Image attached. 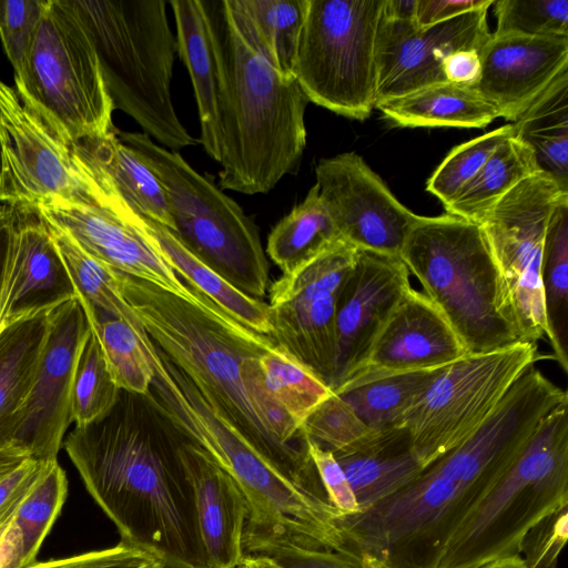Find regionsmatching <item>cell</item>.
<instances>
[{
	"mask_svg": "<svg viewBox=\"0 0 568 568\" xmlns=\"http://www.w3.org/2000/svg\"><path fill=\"white\" fill-rule=\"evenodd\" d=\"M480 52L464 49L448 54L442 64L446 82L475 88L481 74Z\"/></svg>",
	"mask_w": 568,
	"mask_h": 568,
	"instance_id": "52",
	"label": "cell"
},
{
	"mask_svg": "<svg viewBox=\"0 0 568 568\" xmlns=\"http://www.w3.org/2000/svg\"><path fill=\"white\" fill-rule=\"evenodd\" d=\"M50 229L79 301L140 328L142 323L123 296L120 272L89 256L61 230L52 225Z\"/></svg>",
	"mask_w": 568,
	"mask_h": 568,
	"instance_id": "39",
	"label": "cell"
},
{
	"mask_svg": "<svg viewBox=\"0 0 568 568\" xmlns=\"http://www.w3.org/2000/svg\"><path fill=\"white\" fill-rule=\"evenodd\" d=\"M178 53L194 89L201 138L211 159L221 160V77L217 55L202 0H171Z\"/></svg>",
	"mask_w": 568,
	"mask_h": 568,
	"instance_id": "27",
	"label": "cell"
},
{
	"mask_svg": "<svg viewBox=\"0 0 568 568\" xmlns=\"http://www.w3.org/2000/svg\"><path fill=\"white\" fill-rule=\"evenodd\" d=\"M14 87L74 142L114 130V105L95 48L70 0H48Z\"/></svg>",
	"mask_w": 568,
	"mask_h": 568,
	"instance_id": "11",
	"label": "cell"
},
{
	"mask_svg": "<svg viewBox=\"0 0 568 568\" xmlns=\"http://www.w3.org/2000/svg\"><path fill=\"white\" fill-rule=\"evenodd\" d=\"M301 430L306 438L335 454L355 444L371 429L333 393L304 420Z\"/></svg>",
	"mask_w": 568,
	"mask_h": 568,
	"instance_id": "45",
	"label": "cell"
},
{
	"mask_svg": "<svg viewBox=\"0 0 568 568\" xmlns=\"http://www.w3.org/2000/svg\"><path fill=\"white\" fill-rule=\"evenodd\" d=\"M514 129L534 152L539 170L568 191V70L514 122Z\"/></svg>",
	"mask_w": 568,
	"mask_h": 568,
	"instance_id": "32",
	"label": "cell"
},
{
	"mask_svg": "<svg viewBox=\"0 0 568 568\" xmlns=\"http://www.w3.org/2000/svg\"><path fill=\"white\" fill-rule=\"evenodd\" d=\"M122 390L109 371L101 344L90 327L78 357L71 392V415L78 426L104 418Z\"/></svg>",
	"mask_w": 568,
	"mask_h": 568,
	"instance_id": "41",
	"label": "cell"
},
{
	"mask_svg": "<svg viewBox=\"0 0 568 568\" xmlns=\"http://www.w3.org/2000/svg\"><path fill=\"white\" fill-rule=\"evenodd\" d=\"M540 357L537 343L521 342L442 367L404 419L420 464L426 468L470 437Z\"/></svg>",
	"mask_w": 568,
	"mask_h": 568,
	"instance_id": "12",
	"label": "cell"
},
{
	"mask_svg": "<svg viewBox=\"0 0 568 568\" xmlns=\"http://www.w3.org/2000/svg\"><path fill=\"white\" fill-rule=\"evenodd\" d=\"M0 202L37 207L100 206L125 219L78 155L74 141L2 80Z\"/></svg>",
	"mask_w": 568,
	"mask_h": 568,
	"instance_id": "10",
	"label": "cell"
},
{
	"mask_svg": "<svg viewBox=\"0 0 568 568\" xmlns=\"http://www.w3.org/2000/svg\"><path fill=\"white\" fill-rule=\"evenodd\" d=\"M90 325L79 298L49 312V325L34 379L19 412L12 447L30 458L57 459L72 420L74 371Z\"/></svg>",
	"mask_w": 568,
	"mask_h": 568,
	"instance_id": "15",
	"label": "cell"
},
{
	"mask_svg": "<svg viewBox=\"0 0 568 568\" xmlns=\"http://www.w3.org/2000/svg\"><path fill=\"white\" fill-rule=\"evenodd\" d=\"M417 0H384L383 17L392 20L415 21Z\"/></svg>",
	"mask_w": 568,
	"mask_h": 568,
	"instance_id": "53",
	"label": "cell"
},
{
	"mask_svg": "<svg viewBox=\"0 0 568 568\" xmlns=\"http://www.w3.org/2000/svg\"><path fill=\"white\" fill-rule=\"evenodd\" d=\"M488 9L424 28L414 20H392L382 14L375 45V105L446 82L442 64L448 54L464 49L481 51L489 40Z\"/></svg>",
	"mask_w": 568,
	"mask_h": 568,
	"instance_id": "17",
	"label": "cell"
},
{
	"mask_svg": "<svg viewBox=\"0 0 568 568\" xmlns=\"http://www.w3.org/2000/svg\"><path fill=\"white\" fill-rule=\"evenodd\" d=\"M2 527H3V525H0V535H1V531H2Z\"/></svg>",
	"mask_w": 568,
	"mask_h": 568,
	"instance_id": "58",
	"label": "cell"
},
{
	"mask_svg": "<svg viewBox=\"0 0 568 568\" xmlns=\"http://www.w3.org/2000/svg\"><path fill=\"white\" fill-rule=\"evenodd\" d=\"M394 125L403 128H485L497 109L474 88L440 82L375 105Z\"/></svg>",
	"mask_w": 568,
	"mask_h": 568,
	"instance_id": "28",
	"label": "cell"
},
{
	"mask_svg": "<svg viewBox=\"0 0 568 568\" xmlns=\"http://www.w3.org/2000/svg\"><path fill=\"white\" fill-rule=\"evenodd\" d=\"M0 288V327L48 313L78 297L49 223L33 205H11Z\"/></svg>",
	"mask_w": 568,
	"mask_h": 568,
	"instance_id": "20",
	"label": "cell"
},
{
	"mask_svg": "<svg viewBox=\"0 0 568 568\" xmlns=\"http://www.w3.org/2000/svg\"><path fill=\"white\" fill-rule=\"evenodd\" d=\"M568 504V402L549 413L496 485L459 526L438 568H483L519 555L526 532Z\"/></svg>",
	"mask_w": 568,
	"mask_h": 568,
	"instance_id": "7",
	"label": "cell"
},
{
	"mask_svg": "<svg viewBox=\"0 0 568 568\" xmlns=\"http://www.w3.org/2000/svg\"><path fill=\"white\" fill-rule=\"evenodd\" d=\"M315 176L320 196L345 242L361 251L399 257L419 215L397 200L361 155L344 152L322 159Z\"/></svg>",
	"mask_w": 568,
	"mask_h": 568,
	"instance_id": "16",
	"label": "cell"
},
{
	"mask_svg": "<svg viewBox=\"0 0 568 568\" xmlns=\"http://www.w3.org/2000/svg\"><path fill=\"white\" fill-rule=\"evenodd\" d=\"M161 182L173 234L200 261L246 295L261 300L268 285V261L254 222L241 206L179 152L145 133L118 132Z\"/></svg>",
	"mask_w": 568,
	"mask_h": 568,
	"instance_id": "8",
	"label": "cell"
},
{
	"mask_svg": "<svg viewBox=\"0 0 568 568\" xmlns=\"http://www.w3.org/2000/svg\"><path fill=\"white\" fill-rule=\"evenodd\" d=\"M142 343L154 369L146 397L179 435L202 448L239 485L250 509L244 537H275L335 551L339 511L261 454L148 335Z\"/></svg>",
	"mask_w": 568,
	"mask_h": 568,
	"instance_id": "4",
	"label": "cell"
},
{
	"mask_svg": "<svg viewBox=\"0 0 568 568\" xmlns=\"http://www.w3.org/2000/svg\"><path fill=\"white\" fill-rule=\"evenodd\" d=\"M47 3L48 0H0V40L13 68L14 83L23 78Z\"/></svg>",
	"mask_w": 568,
	"mask_h": 568,
	"instance_id": "44",
	"label": "cell"
},
{
	"mask_svg": "<svg viewBox=\"0 0 568 568\" xmlns=\"http://www.w3.org/2000/svg\"><path fill=\"white\" fill-rule=\"evenodd\" d=\"M260 363L268 392L300 427L333 394L322 378L278 345L265 352Z\"/></svg>",
	"mask_w": 568,
	"mask_h": 568,
	"instance_id": "40",
	"label": "cell"
},
{
	"mask_svg": "<svg viewBox=\"0 0 568 568\" xmlns=\"http://www.w3.org/2000/svg\"><path fill=\"white\" fill-rule=\"evenodd\" d=\"M480 58L481 74L474 89L499 116L516 122L568 70V37L491 33Z\"/></svg>",
	"mask_w": 568,
	"mask_h": 568,
	"instance_id": "22",
	"label": "cell"
},
{
	"mask_svg": "<svg viewBox=\"0 0 568 568\" xmlns=\"http://www.w3.org/2000/svg\"><path fill=\"white\" fill-rule=\"evenodd\" d=\"M50 462L28 458L0 479V525L10 519L39 481Z\"/></svg>",
	"mask_w": 568,
	"mask_h": 568,
	"instance_id": "50",
	"label": "cell"
},
{
	"mask_svg": "<svg viewBox=\"0 0 568 568\" xmlns=\"http://www.w3.org/2000/svg\"><path fill=\"white\" fill-rule=\"evenodd\" d=\"M566 402L567 392L532 365L470 437L427 467L464 486L489 491L524 450L541 420Z\"/></svg>",
	"mask_w": 568,
	"mask_h": 568,
	"instance_id": "14",
	"label": "cell"
},
{
	"mask_svg": "<svg viewBox=\"0 0 568 568\" xmlns=\"http://www.w3.org/2000/svg\"><path fill=\"white\" fill-rule=\"evenodd\" d=\"M23 568H165L156 556L120 541L118 545L84 554L34 561Z\"/></svg>",
	"mask_w": 568,
	"mask_h": 568,
	"instance_id": "48",
	"label": "cell"
},
{
	"mask_svg": "<svg viewBox=\"0 0 568 568\" xmlns=\"http://www.w3.org/2000/svg\"><path fill=\"white\" fill-rule=\"evenodd\" d=\"M242 566L246 568H283L266 556L246 554Z\"/></svg>",
	"mask_w": 568,
	"mask_h": 568,
	"instance_id": "56",
	"label": "cell"
},
{
	"mask_svg": "<svg viewBox=\"0 0 568 568\" xmlns=\"http://www.w3.org/2000/svg\"><path fill=\"white\" fill-rule=\"evenodd\" d=\"M412 287L399 257L358 250L337 298L335 356L328 387L337 392L365 365L395 306Z\"/></svg>",
	"mask_w": 568,
	"mask_h": 568,
	"instance_id": "19",
	"label": "cell"
},
{
	"mask_svg": "<svg viewBox=\"0 0 568 568\" xmlns=\"http://www.w3.org/2000/svg\"><path fill=\"white\" fill-rule=\"evenodd\" d=\"M48 325L49 312L0 327L1 448L12 447L16 420L31 389Z\"/></svg>",
	"mask_w": 568,
	"mask_h": 568,
	"instance_id": "30",
	"label": "cell"
},
{
	"mask_svg": "<svg viewBox=\"0 0 568 568\" xmlns=\"http://www.w3.org/2000/svg\"><path fill=\"white\" fill-rule=\"evenodd\" d=\"M466 354L443 313L423 292L410 287L383 326L365 365L352 378L440 368Z\"/></svg>",
	"mask_w": 568,
	"mask_h": 568,
	"instance_id": "23",
	"label": "cell"
},
{
	"mask_svg": "<svg viewBox=\"0 0 568 568\" xmlns=\"http://www.w3.org/2000/svg\"><path fill=\"white\" fill-rule=\"evenodd\" d=\"M179 442L142 427L122 392L109 415L75 425L63 447L122 542L165 568H209Z\"/></svg>",
	"mask_w": 568,
	"mask_h": 568,
	"instance_id": "1",
	"label": "cell"
},
{
	"mask_svg": "<svg viewBox=\"0 0 568 568\" xmlns=\"http://www.w3.org/2000/svg\"><path fill=\"white\" fill-rule=\"evenodd\" d=\"M28 458L30 457L26 453L17 448L0 447V479L14 470Z\"/></svg>",
	"mask_w": 568,
	"mask_h": 568,
	"instance_id": "55",
	"label": "cell"
},
{
	"mask_svg": "<svg viewBox=\"0 0 568 568\" xmlns=\"http://www.w3.org/2000/svg\"><path fill=\"white\" fill-rule=\"evenodd\" d=\"M81 303V302H80ZM88 323L97 335L111 376L129 394L146 395L154 377L153 366L143 346L140 328L81 303Z\"/></svg>",
	"mask_w": 568,
	"mask_h": 568,
	"instance_id": "38",
	"label": "cell"
},
{
	"mask_svg": "<svg viewBox=\"0 0 568 568\" xmlns=\"http://www.w3.org/2000/svg\"><path fill=\"white\" fill-rule=\"evenodd\" d=\"M343 240L314 184L271 231L266 253L282 270L291 273Z\"/></svg>",
	"mask_w": 568,
	"mask_h": 568,
	"instance_id": "35",
	"label": "cell"
},
{
	"mask_svg": "<svg viewBox=\"0 0 568 568\" xmlns=\"http://www.w3.org/2000/svg\"><path fill=\"white\" fill-rule=\"evenodd\" d=\"M546 338L552 357L568 372V194L555 205L548 221L541 265Z\"/></svg>",
	"mask_w": 568,
	"mask_h": 568,
	"instance_id": "36",
	"label": "cell"
},
{
	"mask_svg": "<svg viewBox=\"0 0 568 568\" xmlns=\"http://www.w3.org/2000/svg\"><path fill=\"white\" fill-rule=\"evenodd\" d=\"M145 230L155 240L170 266L224 312L252 331L272 336L270 305L234 287L190 252L169 229L144 220Z\"/></svg>",
	"mask_w": 568,
	"mask_h": 568,
	"instance_id": "31",
	"label": "cell"
},
{
	"mask_svg": "<svg viewBox=\"0 0 568 568\" xmlns=\"http://www.w3.org/2000/svg\"><path fill=\"white\" fill-rule=\"evenodd\" d=\"M568 539V504L540 519L524 536L519 555L527 568H558Z\"/></svg>",
	"mask_w": 568,
	"mask_h": 568,
	"instance_id": "47",
	"label": "cell"
},
{
	"mask_svg": "<svg viewBox=\"0 0 568 568\" xmlns=\"http://www.w3.org/2000/svg\"><path fill=\"white\" fill-rule=\"evenodd\" d=\"M493 3L494 0H417L415 22L422 28L429 27Z\"/></svg>",
	"mask_w": 568,
	"mask_h": 568,
	"instance_id": "51",
	"label": "cell"
},
{
	"mask_svg": "<svg viewBox=\"0 0 568 568\" xmlns=\"http://www.w3.org/2000/svg\"><path fill=\"white\" fill-rule=\"evenodd\" d=\"M514 134V124H505L455 146L428 179L427 192L444 206L448 205L479 172L496 148Z\"/></svg>",
	"mask_w": 568,
	"mask_h": 568,
	"instance_id": "42",
	"label": "cell"
},
{
	"mask_svg": "<svg viewBox=\"0 0 568 568\" xmlns=\"http://www.w3.org/2000/svg\"><path fill=\"white\" fill-rule=\"evenodd\" d=\"M541 172L531 149L515 134L503 141L484 166L445 207L446 214L479 224L510 190Z\"/></svg>",
	"mask_w": 568,
	"mask_h": 568,
	"instance_id": "34",
	"label": "cell"
},
{
	"mask_svg": "<svg viewBox=\"0 0 568 568\" xmlns=\"http://www.w3.org/2000/svg\"><path fill=\"white\" fill-rule=\"evenodd\" d=\"M567 194L551 176L538 172L510 190L479 223L499 275L500 314L523 343L547 335L544 244L551 212Z\"/></svg>",
	"mask_w": 568,
	"mask_h": 568,
	"instance_id": "13",
	"label": "cell"
},
{
	"mask_svg": "<svg viewBox=\"0 0 568 568\" xmlns=\"http://www.w3.org/2000/svg\"><path fill=\"white\" fill-rule=\"evenodd\" d=\"M349 267L311 263L281 277L272 288V339L328 386L335 356V315Z\"/></svg>",
	"mask_w": 568,
	"mask_h": 568,
	"instance_id": "18",
	"label": "cell"
},
{
	"mask_svg": "<svg viewBox=\"0 0 568 568\" xmlns=\"http://www.w3.org/2000/svg\"><path fill=\"white\" fill-rule=\"evenodd\" d=\"M262 54L284 79H294L308 0H236Z\"/></svg>",
	"mask_w": 568,
	"mask_h": 568,
	"instance_id": "37",
	"label": "cell"
},
{
	"mask_svg": "<svg viewBox=\"0 0 568 568\" xmlns=\"http://www.w3.org/2000/svg\"><path fill=\"white\" fill-rule=\"evenodd\" d=\"M493 4L494 34L568 37L567 0H498Z\"/></svg>",
	"mask_w": 568,
	"mask_h": 568,
	"instance_id": "43",
	"label": "cell"
},
{
	"mask_svg": "<svg viewBox=\"0 0 568 568\" xmlns=\"http://www.w3.org/2000/svg\"><path fill=\"white\" fill-rule=\"evenodd\" d=\"M244 551L263 555L283 568H358L341 554L324 548L306 547L273 537H244Z\"/></svg>",
	"mask_w": 568,
	"mask_h": 568,
	"instance_id": "46",
	"label": "cell"
},
{
	"mask_svg": "<svg viewBox=\"0 0 568 568\" xmlns=\"http://www.w3.org/2000/svg\"><path fill=\"white\" fill-rule=\"evenodd\" d=\"M11 214H12L11 205H8V204L0 205V288H1L4 265H6V258H7V252H8Z\"/></svg>",
	"mask_w": 568,
	"mask_h": 568,
	"instance_id": "54",
	"label": "cell"
},
{
	"mask_svg": "<svg viewBox=\"0 0 568 568\" xmlns=\"http://www.w3.org/2000/svg\"><path fill=\"white\" fill-rule=\"evenodd\" d=\"M38 209L50 225L61 230L89 256L184 298L193 296L191 286L180 280L145 230L143 219L131 222L100 206Z\"/></svg>",
	"mask_w": 568,
	"mask_h": 568,
	"instance_id": "21",
	"label": "cell"
},
{
	"mask_svg": "<svg viewBox=\"0 0 568 568\" xmlns=\"http://www.w3.org/2000/svg\"><path fill=\"white\" fill-rule=\"evenodd\" d=\"M305 443L329 504L343 514L358 511L356 497L334 454L306 437Z\"/></svg>",
	"mask_w": 568,
	"mask_h": 568,
	"instance_id": "49",
	"label": "cell"
},
{
	"mask_svg": "<svg viewBox=\"0 0 568 568\" xmlns=\"http://www.w3.org/2000/svg\"><path fill=\"white\" fill-rule=\"evenodd\" d=\"M399 257L448 321L467 354L521 343L500 314L499 275L479 224L449 214L419 215Z\"/></svg>",
	"mask_w": 568,
	"mask_h": 568,
	"instance_id": "6",
	"label": "cell"
},
{
	"mask_svg": "<svg viewBox=\"0 0 568 568\" xmlns=\"http://www.w3.org/2000/svg\"><path fill=\"white\" fill-rule=\"evenodd\" d=\"M100 61L114 109L143 133L179 152L197 141L180 121L171 95L176 39L163 0H70Z\"/></svg>",
	"mask_w": 568,
	"mask_h": 568,
	"instance_id": "5",
	"label": "cell"
},
{
	"mask_svg": "<svg viewBox=\"0 0 568 568\" xmlns=\"http://www.w3.org/2000/svg\"><path fill=\"white\" fill-rule=\"evenodd\" d=\"M221 77L219 187L264 194L298 166L310 102L258 50L236 0H202Z\"/></svg>",
	"mask_w": 568,
	"mask_h": 568,
	"instance_id": "3",
	"label": "cell"
},
{
	"mask_svg": "<svg viewBox=\"0 0 568 568\" xmlns=\"http://www.w3.org/2000/svg\"><path fill=\"white\" fill-rule=\"evenodd\" d=\"M440 368L356 376L334 394L344 399L371 430L404 426L407 412Z\"/></svg>",
	"mask_w": 568,
	"mask_h": 568,
	"instance_id": "33",
	"label": "cell"
},
{
	"mask_svg": "<svg viewBox=\"0 0 568 568\" xmlns=\"http://www.w3.org/2000/svg\"><path fill=\"white\" fill-rule=\"evenodd\" d=\"M384 0H308L294 79L308 101L364 121L375 108Z\"/></svg>",
	"mask_w": 568,
	"mask_h": 568,
	"instance_id": "9",
	"label": "cell"
},
{
	"mask_svg": "<svg viewBox=\"0 0 568 568\" xmlns=\"http://www.w3.org/2000/svg\"><path fill=\"white\" fill-rule=\"evenodd\" d=\"M483 568H527L520 555L509 556L490 562Z\"/></svg>",
	"mask_w": 568,
	"mask_h": 568,
	"instance_id": "57",
	"label": "cell"
},
{
	"mask_svg": "<svg viewBox=\"0 0 568 568\" xmlns=\"http://www.w3.org/2000/svg\"><path fill=\"white\" fill-rule=\"evenodd\" d=\"M68 495L65 471L51 460L21 501L0 535V568H23L36 561L39 549L60 515Z\"/></svg>",
	"mask_w": 568,
	"mask_h": 568,
	"instance_id": "29",
	"label": "cell"
},
{
	"mask_svg": "<svg viewBox=\"0 0 568 568\" xmlns=\"http://www.w3.org/2000/svg\"><path fill=\"white\" fill-rule=\"evenodd\" d=\"M239 568H246V567H244V566H242V565H241Z\"/></svg>",
	"mask_w": 568,
	"mask_h": 568,
	"instance_id": "59",
	"label": "cell"
},
{
	"mask_svg": "<svg viewBox=\"0 0 568 568\" xmlns=\"http://www.w3.org/2000/svg\"><path fill=\"white\" fill-rule=\"evenodd\" d=\"M75 151L121 214L138 216L173 231L164 189L144 161L114 129L104 136L74 142Z\"/></svg>",
	"mask_w": 568,
	"mask_h": 568,
	"instance_id": "25",
	"label": "cell"
},
{
	"mask_svg": "<svg viewBox=\"0 0 568 568\" xmlns=\"http://www.w3.org/2000/svg\"><path fill=\"white\" fill-rule=\"evenodd\" d=\"M334 456L348 479L359 510L398 491L425 469L406 426L369 430Z\"/></svg>",
	"mask_w": 568,
	"mask_h": 568,
	"instance_id": "26",
	"label": "cell"
},
{
	"mask_svg": "<svg viewBox=\"0 0 568 568\" xmlns=\"http://www.w3.org/2000/svg\"><path fill=\"white\" fill-rule=\"evenodd\" d=\"M124 298L152 342L182 371L210 406L295 484L325 499L304 446L281 443L260 418L244 382V362L276 343L191 287L184 298L120 272Z\"/></svg>",
	"mask_w": 568,
	"mask_h": 568,
	"instance_id": "2",
	"label": "cell"
},
{
	"mask_svg": "<svg viewBox=\"0 0 568 568\" xmlns=\"http://www.w3.org/2000/svg\"><path fill=\"white\" fill-rule=\"evenodd\" d=\"M178 456L194 494L196 519L209 568H239L250 509L239 485L195 444L181 439Z\"/></svg>",
	"mask_w": 568,
	"mask_h": 568,
	"instance_id": "24",
	"label": "cell"
}]
</instances>
